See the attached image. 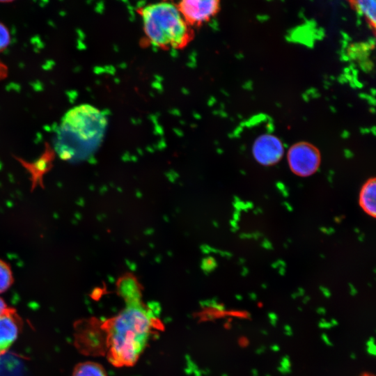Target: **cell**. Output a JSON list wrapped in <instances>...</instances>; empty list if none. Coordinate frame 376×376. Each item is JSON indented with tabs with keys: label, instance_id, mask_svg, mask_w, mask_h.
Wrapping results in <instances>:
<instances>
[{
	"label": "cell",
	"instance_id": "30bf717a",
	"mask_svg": "<svg viewBox=\"0 0 376 376\" xmlns=\"http://www.w3.org/2000/svg\"><path fill=\"white\" fill-rule=\"evenodd\" d=\"M72 376H107L104 368L93 361H85L77 364Z\"/></svg>",
	"mask_w": 376,
	"mask_h": 376
},
{
	"label": "cell",
	"instance_id": "52a82bcc",
	"mask_svg": "<svg viewBox=\"0 0 376 376\" xmlns=\"http://www.w3.org/2000/svg\"><path fill=\"white\" fill-rule=\"evenodd\" d=\"M21 325L22 321L13 308L0 316V356L15 342Z\"/></svg>",
	"mask_w": 376,
	"mask_h": 376
},
{
	"label": "cell",
	"instance_id": "9c48e42d",
	"mask_svg": "<svg viewBox=\"0 0 376 376\" xmlns=\"http://www.w3.org/2000/svg\"><path fill=\"white\" fill-rule=\"evenodd\" d=\"M354 10L363 17L370 26L375 28L376 0H349Z\"/></svg>",
	"mask_w": 376,
	"mask_h": 376
},
{
	"label": "cell",
	"instance_id": "8992f818",
	"mask_svg": "<svg viewBox=\"0 0 376 376\" xmlns=\"http://www.w3.org/2000/svg\"><path fill=\"white\" fill-rule=\"evenodd\" d=\"M281 140L272 134H263L256 139L252 147L255 160L263 166L277 164L284 155Z\"/></svg>",
	"mask_w": 376,
	"mask_h": 376
},
{
	"label": "cell",
	"instance_id": "6da1fadb",
	"mask_svg": "<svg viewBox=\"0 0 376 376\" xmlns=\"http://www.w3.org/2000/svg\"><path fill=\"white\" fill-rule=\"evenodd\" d=\"M127 304L107 327V356L116 366L134 365L146 348L153 329V317L137 297Z\"/></svg>",
	"mask_w": 376,
	"mask_h": 376
},
{
	"label": "cell",
	"instance_id": "5b68a950",
	"mask_svg": "<svg viewBox=\"0 0 376 376\" xmlns=\"http://www.w3.org/2000/svg\"><path fill=\"white\" fill-rule=\"evenodd\" d=\"M186 23L198 27L208 22L220 10V0H179L176 5Z\"/></svg>",
	"mask_w": 376,
	"mask_h": 376
},
{
	"label": "cell",
	"instance_id": "5bb4252c",
	"mask_svg": "<svg viewBox=\"0 0 376 376\" xmlns=\"http://www.w3.org/2000/svg\"><path fill=\"white\" fill-rule=\"evenodd\" d=\"M15 0H0V3H10Z\"/></svg>",
	"mask_w": 376,
	"mask_h": 376
},
{
	"label": "cell",
	"instance_id": "3957f363",
	"mask_svg": "<svg viewBox=\"0 0 376 376\" xmlns=\"http://www.w3.org/2000/svg\"><path fill=\"white\" fill-rule=\"evenodd\" d=\"M143 29L149 43L163 49H180L193 38V31L176 5L166 1L141 8Z\"/></svg>",
	"mask_w": 376,
	"mask_h": 376
},
{
	"label": "cell",
	"instance_id": "277c9868",
	"mask_svg": "<svg viewBox=\"0 0 376 376\" xmlns=\"http://www.w3.org/2000/svg\"><path fill=\"white\" fill-rule=\"evenodd\" d=\"M288 166L295 175L308 177L314 174L320 165L321 156L314 145L301 141L293 144L287 153Z\"/></svg>",
	"mask_w": 376,
	"mask_h": 376
},
{
	"label": "cell",
	"instance_id": "8fae6325",
	"mask_svg": "<svg viewBox=\"0 0 376 376\" xmlns=\"http://www.w3.org/2000/svg\"><path fill=\"white\" fill-rule=\"evenodd\" d=\"M13 281V274L10 267L4 261L0 260V292L7 290Z\"/></svg>",
	"mask_w": 376,
	"mask_h": 376
},
{
	"label": "cell",
	"instance_id": "7a4b0ae2",
	"mask_svg": "<svg viewBox=\"0 0 376 376\" xmlns=\"http://www.w3.org/2000/svg\"><path fill=\"white\" fill-rule=\"evenodd\" d=\"M107 127L103 113L90 104L76 106L63 117L54 141L60 158L79 162L88 158L100 144Z\"/></svg>",
	"mask_w": 376,
	"mask_h": 376
},
{
	"label": "cell",
	"instance_id": "7c38bea8",
	"mask_svg": "<svg viewBox=\"0 0 376 376\" xmlns=\"http://www.w3.org/2000/svg\"><path fill=\"white\" fill-rule=\"evenodd\" d=\"M10 40V32L7 26L0 22V52L6 49Z\"/></svg>",
	"mask_w": 376,
	"mask_h": 376
},
{
	"label": "cell",
	"instance_id": "ba28073f",
	"mask_svg": "<svg viewBox=\"0 0 376 376\" xmlns=\"http://www.w3.org/2000/svg\"><path fill=\"white\" fill-rule=\"evenodd\" d=\"M359 205L364 212L375 217L376 213V181L374 178L367 180L361 189Z\"/></svg>",
	"mask_w": 376,
	"mask_h": 376
},
{
	"label": "cell",
	"instance_id": "4fadbf2b",
	"mask_svg": "<svg viewBox=\"0 0 376 376\" xmlns=\"http://www.w3.org/2000/svg\"><path fill=\"white\" fill-rule=\"evenodd\" d=\"M13 308H9L6 302L0 297V316L9 312Z\"/></svg>",
	"mask_w": 376,
	"mask_h": 376
},
{
	"label": "cell",
	"instance_id": "9a60e30c",
	"mask_svg": "<svg viewBox=\"0 0 376 376\" xmlns=\"http://www.w3.org/2000/svg\"><path fill=\"white\" fill-rule=\"evenodd\" d=\"M363 376H372V375H365Z\"/></svg>",
	"mask_w": 376,
	"mask_h": 376
}]
</instances>
